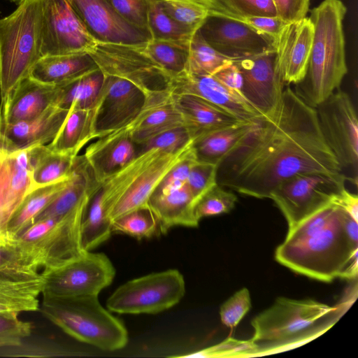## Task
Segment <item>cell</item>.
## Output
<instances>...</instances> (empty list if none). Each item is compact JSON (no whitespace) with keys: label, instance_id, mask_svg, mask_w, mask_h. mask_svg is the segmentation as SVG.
Masks as SVG:
<instances>
[{"label":"cell","instance_id":"6da1fadb","mask_svg":"<svg viewBox=\"0 0 358 358\" xmlns=\"http://www.w3.org/2000/svg\"><path fill=\"white\" fill-rule=\"evenodd\" d=\"M342 172L323 137L315 108L287 87L275 111L220 162L217 182L243 195L268 199L293 176Z\"/></svg>","mask_w":358,"mask_h":358},{"label":"cell","instance_id":"7a4b0ae2","mask_svg":"<svg viewBox=\"0 0 358 358\" xmlns=\"http://www.w3.org/2000/svg\"><path fill=\"white\" fill-rule=\"evenodd\" d=\"M330 203L289 229L275 258L292 271L323 282L357 276V222Z\"/></svg>","mask_w":358,"mask_h":358},{"label":"cell","instance_id":"3957f363","mask_svg":"<svg viewBox=\"0 0 358 358\" xmlns=\"http://www.w3.org/2000/svg\"><path fill=\"white\" fill-rule=\"evenodd\" d=\"M341 0H324L310 11L313 37L307 71L294 92L315 108L338 90L348 73Z\"/></svg>","mask_w":358,"mask_h":358},{"label":"cell","instance_id":"277c9868","mask_svg":"<svg viewBox=\"0 0 358 358\" xmlns=\"http://www.w3.org/2000/svg\"><path fill=\"white\" fill-rule=\"evenodd\" d=\"M338 306L313 299L279 297L252 321L256 343L254 356L275 353L308 342L338 320Z\"/></svg>","mask_w":358,"mask_h":358},{"label":"cell","instance_id":"5b68a950","mask_svg":"<svg viewBox=\"0 0 358 358\" xmlns=\"http://www.w3.org/2000/svg\"><path fill=\"white\" fill-rule=\"evenodd\" d=\"M38 311L70 336L99 349L117 350L128 343L125 326L98 296L43 298Z\"/></svg>","mask_w":358,"mask_h":358},{"label":"cell","instance_id":"8992f818","mask_svg":"<svg viewBox=\"0 0 358 358\" xmlns=\"http://www.w3.org/2000/svg\"><path fill=\"white\" fill-rule=\"evenodd\" d=\"M43 0H24L0 19L1 100L41 57Z\"/></svg>","mask_w":358,"mask_h":358},{"label":"cell","instance_id":"52a82bcc","mask_svg":"<svg viewBox=\"0 0 358 358\" xmlns=\"http://www.w3.org/2000/svg\"><path fill=\"white\" fill-rule=\"evenodd\" d=\"M87 208L35 221L16 237L13 245L38 269L57 266L81 254L85 251L81 229Z\"/></svg>","mask_w":358,"mask_h":358},{"label":"cell","instance_id":"ba28073f","mask_svg":"<svg viewBox=\"0 0 358 358\" xmlns=\"http://www.w3.org/2000/svg\"><path fill=\"white\" fill-rule=\"evenodd\" d=\"M43 298L99 296L109 286L115 269L103 253L85 250L66 262L43 269Z\"/></svg>","mask_w":358,"mask_h":358},{"label":"cell","instance_id":"9c48e42d","mask_svg":"<svg viewBox=\"0 0 358 358\" xmlns=\"http://www.w3.org/2000/svg\"><path fill=\"white\" fill-rule=\"evenodd\" d=\"M185 282L177 269L150 273L119 286L108 298L107 309L120 314H155L180 302Z\"/></svg>","mask_w":358,"mask_h":358},{"label":"cell","instance_id":"30bf717a","mask_svg":"<svg viewBox=\"0 0 358 358\" xmlns=\"http://www.w3.org/2000/svg\"><path fill=\"white\" fill-rule=\"evenodd\" d=\"M347 179L343 172L299 173L278 184L268 199L284 215L289 229L331 203L334 196L345 188Z\"/></svg>","mask_w":358,"mask_h":358},{"label":"cell","instance_id":"8fae6325","mask_svg":"<svg viewBox=\"0 0 358 358\" xmlns=\"http://www.w3.org/2000/svg\"><path fill=\"white\" fill-rule=\"evenodd\" d=\"M140 45L96 43L89 54L105 76L131 82L146 97L169 90L173 76L149 58Z\"/></svg>","mask_w":358,"mask_h":358},{"label":"cell","instance_id":"7c38bea8","mask_svg":"<svg viewBox=\"0 0 358 358\" xmlns=\"http://www.w3.org/2000/svg\"><path fill=\"white\" fill-rule=\"evenodd\" d=\"M323 137L342 169L357 173L358 122L349 94L336 90L316 107Z\"/></svg>","mask_w":358,"mask_h":358},{"label":"cell","instance_id":"4fadbf2b","mask_svg":"<svg viewBox=\"0 0 358 358\" xmlns=\"http://www.w3.org/2000/svg\"><path fill=\"white\" fill-rule=\"evenodd\" d=\"M96 45L66 0H43L41 57L90 53Z\"/></svg>","mask_w":358,"mask_h":358},{"label":"cell","instance_id":"5bb4252c","mask_svg":"<svg viewBox=\"0 0 358 358\" xmlns=\"http://www.w3.org/2000/svg\"><path fill=\"white\" fill-rule=\"evenodd\" d=\"M96 43L139 45L152 39L149 30L122 17L106 0H66Z\"/></svg>","mask_w":358,"mask_h":358},{"label":"cell","instance_id":"9a60e30c","mask_svg":"<svg viewBox=\"0 0 358 358\" xmlns=\"http://www.w3.org/2000/svg\"><path fill=\"white\" fill-rule=\"evenodd\" d=\"M145 101V95L131 82L105 76L95 104L94 139L131 122L141 112Z\"/></svg>","mask_w":358,"mask_h":358},{"label":"cell","instance_id":"2e32d148","mask_svg":"<svg viewBox=\"0 0 358 358\" xmlns=\"http://www.w3.org/2000/svg\"><path fill=\"white\" fill-rule=\"evenodd\" d=\"M205 41L217 51L233 59L275 49L270 38L245 22L220 15H210L199 28Z\"/></svg>","mask_w":358,"mask_h":358},{"label":"cell","instance_id":"e0dca14e","mask_svg":"<svg viewBox=\"0 0 358 358\" xmlns=\"http://www.w3.org/2000/svg\"><path fill=\"white\" fill-rule=\"evenodd\" d=\"M243 76L241 94L266 117L277 109L282 99L284 83L275 66V49L234 59Z\"/></svg>","mask_w":358,"mask_h":358},{"label":"cell","instance_id":"ac0fdd59","mask_svg":"<svg viewBox=\"0 0 358 358\" xmlns=\"http://www.w3.org/2000/svg\"><path fill=\"white\" fill-rule=\"evenodd\" d=\"M169 90L171 94L199 96L242 122H257L267 117L241 92L226 87L213 76H198L185 71L171 78Z\"/></svg>","mask_w":358,"mask_h":358},{"label":"cell","instance_id":"d6986e66","mask_svg":"<svg viewBox=\"0 0 358 358\" xmlns=\"http://www.w3.org/2000/svg\"><path fill=\"white\" fill-rule=\"evenodd\" d=\"M314 27L309 17L286 23L274 43L275 66L282 81L298 84L304 78L311 52Z\"/></svg>","mask_w":358,"mask_h":358},{"label":"cell","instance_id":"ffe728a7","mask_svg":"<svg viewBox=\"0 0 358 358\" xmlns=\"http://www.w3.org/2000/svg\"><path fill=\"white\" fill-rule=\"evenodd\" d=\"M193 147V142L173 151L162 150L129 184L115 205L112 222L138 208L148 207V201L164 177Z\"/></svg>","mask_w":358,"mask_h":358},{"label":"cell","instance_id":"44dd1931","mask_svg":"<svg viewBox=\"0 0 358 358\" xmlns=\"http://www.w3.org/2000/svg\"><path fill=\"white\" fill-rule=\"evenodd\" d=\"M69 110L52 104L34 118L0 124V148L11 152L50 143L59 132Z\"/></svg>","mask_w":358,"mask_h":358},{"label":"cell","instance_id":"7402d4cb","mask_svg":"<svg viewBox=\"0 0 358 358\" xmlns=\"http://www.w3.org/2000/svg\"><path fill=\"white\" fill-rule=\"evenodd\" d=\"M62 86L39 83L29 76L22 79L1 100L0 124L34 118L48 107L57 104Z\"/></svg>","mask_w":358,"mask_h":358},{"label":"cell","instance_id":"603a6c76","mask_svg":"<svg viewBox=\"0 0 358 358\" xmlns=\"http://www.w3.org/2000/svg\"><path fill=\"white\" fill-rule=\"evenodd\" d=\"M43 280L34 267L0 270V315L18 316L38 311Z\"/></svg>","mask_w":358,"mask_h":358},{"label":"cell","instance_id":"cb8c5ba5","mask_svg":"<svg viewBox=\"0 0 358 358\" xmlns=\"http://www.w3.org/2000/svg\"><path fill=\"white\" fill-rule=\"evenodd\" d=\"M128 124L90 144L83 157L101 185L136 155Z\"/></svg>","mask_w":358,"mask_h":358},{"label":"cell","instance_id":"d4e9b609","mask_svg":"<svg viewBox=\"0 0 358 358\" xmlns=\"http://www.w3.org/2000/svg\"><path fill=\"white\" fill-rule=\"evenodd\" d=\"M171 96L193 143L215 131L246 122L199 96L188 94Z\"/></svg>","mask_w":358,"mask_h":358},{"label":"cell","instance_id":"484cf974","mask_svg":"<svg viewBox=\"0 0 358 358\" xmlns=\"http://www.w3.org/2000/svg\"><path fill=\"white\" fill-rule=\"evenodd\" d=\"M129 127L133 142L142 145L161 133L184 127V122L166 90L146 97L143 108Z\"/></svg>","mask_w":358,"mask_h":358},{"label":"cell","instance_id":"4316f807","mask_svg":"<svg viewBox=\"0 0 358 358\" xmlns=\"http://www.w3.org/2000/svg\"><path fill=\"white\" fill-rule=\"evenodd\" d=\"M148 206L157 220L159 234L164 235L176 226H199L194 213L195 201L186 183L166 192L155 191Z\"/></svg>","mask_w":358,"mask_h":358},{"label":"cell","instance_id":"83f0119b","mask_svg":"<svg viewBox=\"0 0 358 358\" xmlns=\"http://www.w3.org/2000/svg\"><path fill=\"white\" fill-rule=\"evenodd\" d=\"M99 69L89 53L41 57L29 76L43 84L62 86Z\"/></svg>","mask_w":358,"mask_h":358},{"label":"cell","instance_id":"f1b7e54d","mask_svg":"<svg viewBox=\"0 0 358 358\" xmlns=\"http://www.w3.org/2000/svg\"><path fill=\"white\" fill-rule=\"evenodd\" d=\"M28 148L31 192L60 182L71 178L74 172L78 156L52 151L45 145Z\"/></svg>","mask_w":358,"mask_h":358},{"label":"cell","instance_id":"f546056e","mask_svg":"<svg viewBox=\"0 0 358 358\" xmlns=\"http://www.w3.org/2000/svg\"><path fill=\"white\" fill-rule=\"evenodd\" d=\"M95 115V105L90 108L71 107L59 132L47 146L55 152L78 156L94 139Z\"/></svg>","mask_w":358,"mask_h":358},{"label":"cell","instance_id":"4dcf8cb0","mask_svg":"<svg viewBox=\"0 0 358 358\" xmlns=\"http://www.w3.org/2000/svg\"><path fill=\"white\" fill-rule=\"evenodd\" d=\"M259 121L242 122L224 128L193 143L198 160L219 165L256 127Z\"/></svg>","mask_w":358,"mask_h":358},{"label":"cell","instance_id":"1f68e13d","mask_svg":"<svg viewBox=\"0 0 358 358\" xmlns=\"http://www.w3.org/2000/svg\"><path fill=\"white\" fill-rule=\"evenodd\" d=\"M73 173L67 180L36 189L25 196L10 217L8 224V234L13 245L16 237L31 226L38 215L68 185Z\"/></svg>","mask_w":358,"mask_h":358},{"label":"cell","instance_id":"d6a6232c","mask_svg":"<svg viewBox=\"0 0 358 358\" xmlns=\"http://www.w3.org/2000/svg\"><path fill=\"white\" fill-rule=\"evenodd\" d=\"M104 78L102 71L97 69L62 85L57 105L65 109L92 108L101 91Z\"/></svg>","mask_w":358,"mask_h":358},{"label":"cell","instance_id":"836d02e7","mask_svg":"<svg viewBox=\"0 0 358 358\" xmlns=\"http://www.w3.org/2000/svg\"><path fill=\"white\" fill-rule=\"evenodd\" d=\"M190 40L150 39L141 50L172 76L186 71Z\"/></svg>","mask_w":358,"mask_h":358},{"label":"cell","instance_id":"e575fe53","mask_svg":"<svg viewBox=\"0 0 358 358\" xmlns=\"http://www.w3.org/2000/svg\"><path fill=\"white\" fill-rule=\"evenodd\" d=\"M234 61L210 45L198 30L189 41L186 72L198 76H213Z\"/></svg>","mask_w":358,"mask_h":358},{"label":"cell","instance_id":"d590c367","mask_svg":"<svg viewBox=\"0 0 358 358\" xmlns=\"http://www.w3.org/2000/svg\"><path fill=\"white\" fill-rule=\"evenodd\" d=\"M22 200L12 185L10 153L0 148V246L13 245L8 224Z\"/></svg>","mask_w":358,"mask_h":358},{"label":"cell","instance_id":"8d00e7d4","mask_svg":"<svg viewBox=\"0 0 358 358\" xmlns=\"http://www.w3.org/2000/svg\"><path fill=\"white\" fill-rule=\"evenodd\" d=\"M148 22L153 39L190 40L195 33L169 17L159 0H149Z\"/></svg>","mask_w":358,"mask_h":358},{"label":"cell","instance_id":"74e56055","mask_svg":"<svg viewBox=\"0 0 358 358\" xmlns=\"http://www.w3.org/2000/svg\"><path fill=\"white\" fill-rule=\"evenodd\" d=\"M112 233L128 235L138 240L159 235L157 220L149 207L138 208L114 220Z\"/></svg>","mask_w":358,"mask_h":358},{"label":"cell","instance_id":"f35d334b","mask_svg":"<svg viewBox=\"0 0 358 358\" xmlns=\"http://www.w3.org/2000/svg\"><path fill=\"white\" fill-rule=\"evenodd\" d=\"M164 12L179 24L196 32L203 24L210 10L196 0H162Z\"/></svg>","mask_w":358,"mask_h":358},{"label":"cell","instance_id":"ab89813d","mask_svg":"<svg viewBox=\"0 0 358 358\" xmlns=\"http://www.w3.org/2000/svg\"><path fill=\"white\" fill-rule=\"evenodd\" d=\"M237 196L231 191L216 184L197 201L194 207L196 219L230 212L235 206Z\"/></svg>","mask_w":358,"mask_h":358},{"label":"cell","instance_id":"60d3db41","mask_svg":"<svg viewBox=\"0 0 358 358\" xmlns=\"http://www.w3.org/2000/svg\"><path fill=\"white\" fill-rule=\"evenodd\" d=\"M217 168L218 164L199 160L192 168L186 185L195 205L205 193L217 184Z\"/></svg>","mask_w":358,"mask_h":358},{"label":"cell","instance_id":"b9f144b4","mask_svg":"<svg viewBox=\"0 0 358 358\" xmlns=\"http://www.w3.org/2000/svg\"><path fill=\"white\" fill-rule=\"evenodd\" d=\"M251 308V299L245 287L238 290L220 307V315L224 325L234 329Z\"/></svg>","mask_w":358,"mask_h":358},{"label":"cell","instance_id":"7bdbcfd3","mask_svg":"<svg viewBox=\"0 0 358 358\" xmlns=\"http://www.w3.org/2000/svg\"><path fill=\"white\" fill-rule=\"evenodd\" d=\"M31 330V324L18 316L0 315V348L21 346Z\"/></svg>","mask_w":358,"mask_h":358},{"label":"cell","instance_id":"ee69618b","mask_svg":"<svg viewBox=\"0 0 358 358\" xmlns=\"http://www.w3.org/2000/svg\"><path fill=\"white\" fill-rule=\"evenodd\" d=\"M227 342L205 348L190 354L174 356L175 357H212L227 356V353L232 354L231 356H254L257 349V345L251 339L250 341H236L229 338Z\"/></svg>","mask_w":358,"mask_h":358},{"label":"cell","instance_id":"f6af8a7d","mask_svg":"<svg viewBox=\"0 0 358 358\" xmlns=\"http://www.w3.org/2000/svg\"><path fill=\"white\" fill-rule=\"evenodd\" d=\"M227 8L239 20L256 16H277L273 0H224Z\"/></svg>","mask_w":358,"mask_h":358},{"label":"cell","instance_id":"bcb514c9","mask_svg":"<svg viewBox=\"0 0 358 358\" xmlns=\"http://www.w3.org/2000/svg\"><path fill=\"white\" fill-rule=\"evenodd\" d=\"M197 161L198 159L193 146L186 156L166 174L155 191L166 192L184 185L192 168Z\"/></svg>","mask_w":358,"mask_h":358},{"label":"cell","instance_id":"7dc6e473","mask_svg":"<svg viewBox=\"0 0 358 358\" xmlns=\"http://www.w3.org/2000/svg\"><path fill=\"white\" fill-rule=\"evenodd\" d=\"M106 1L128 22L140 28L149 30L148 22L149 0Z\"/></svg>","mask_w":358,"mask_h":358},{"label":"cell","instance_id":"c3c4849f","mask_svg":"<svg viewBox=\"0 0 358 358\" xmlns=\"http://www.w3.org/2000/svg\"><path fill=\"white\" fill-rule=\"evenodd\" d=\"M193 142L185 127H176L159 134L141 145V151L157 148L165 151L178 150Z\"/></svg>","mask_w":358,"mask_h":358},{"label":"cell","instance_id":"681fc988","mask_svg":"<svg viewBox=\"0 0 358 358\" xmlns=\"http://www.w3.org/2000/svg\"><path fill=\"white\" fill-rule=\"evenodd\" d=\"M277 16L288 23L306 17L310 0H273Z\"/></svg>","mask_w":358,"mask_h":358},{"label":"cell","instance_id":"f907efd6","mask_svg":"<svg viewBox=\"0 0 358 358\" xmlns=\"http://www.w3.org/2000/svg\"><path fill=\"white\" fill-rule=\"evenodd\" d=\"M244 22L259 34L275 43L286 24L278 16H256L244 18Z\"/></svg>","mask_w":358,"mask_h":358},{"label":"cell","instance_id":"816d5d0a","mask_svg":"<svg viewBox=\"0 0 358 358\" xmlns=\"http://www.w3.org/2000/svg\"><path fill=\"white\" fill-rule=\"evenodd\" d=\"M213 76L226 87L241 93L243 76L234 61L218 71Z\"/></svg>","mask_w":358,"mask_h":358},{"label":"cell","instance_id":"f5cc1de1","mask_svg":"<svg viewBox=\"0 0 358 358\" xmlns=\"http://www.w3.org/2000/svg\"><path fill=\"white\" fill-rule=\"evenodd\" d=\"M22 267L34 266L25 259L15 245L0 246V270Z\"/></svg>","mask_w":358,"mask_h":358},{"label":"cell","instance_id":"db71d44e","mask_svg":"<svg viewBox=\"0 0 358 358\" xmlns=\"http://www.w3.org/2000/svg\"><path fill=\"white\" fill-rule=\"evenodd\" d=\"M332 203L341 207L355 220L358 221V196L343 188L333 199Z\"/></svg>","mask_w":358,"mask_h":358},{"label":"cell","instance_id":"11a10c76","mask_svg":"<svg viewBox=\"0 0 358 358\" xmlns=\"http://www.w3.org/2000/svg\"><path fill=\"white\" fill-rule=\"evenodd\" d=\"M206 7L212 15H220L229 17L237 18L226 6L224 0H196Z\"/></svg>","mask_w":358,"mask_h":358},{"label":"cell","instance_id":"9f6ffc18","mask_svg":"<svg viewBox=\"0 0 358 358\" xmlns=\"http://www.w3.org/2000/svg\"><path fill=\"white\" fill-rule=\"evenodd\" d=\"M9 1H11V2H13L15 3H20L22 1H23L24 0H8Z\"/></svg>","mask_w":358,"mask_h":358},{"label":"cell","instance_id":"6f0895ef","mask_svg":"<svg viewBox=\"0 0 358 358\" xmlns=\"http://www.w3.org/2000/svg\"><path fill=\"white\" fill-rule=\"evenodd\" d=\"M1 90H0V107H1Z\"/></svg>","mask_w":358,"mask_h":358},{"label":"cell","instance_id":"680465c9","mask_svg":"<svg viewBox=\"0 0 358 358\" xmlns=\"http://www.w3.org/2000/svg\"><path fill=\"white\" fill-rule=\"evenodd\" d=\"M159 1H162V0H159Z\"/></svg>","mask_w":358,"mask_h":358}]
</instances>
